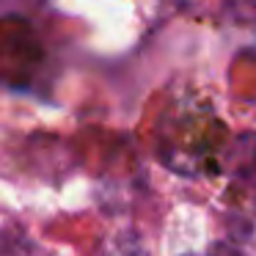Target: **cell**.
I'll return each instance as SVG.
<instances>
[{
  "label": "cell",
  "mask_w": 256,
  "mask_h": 256,
  "mask_svg": "<svg viewBox=\"0 0 256 256\" xmlns=\"http://www.w3.org/2000/svg\"><path fill=\"white\" fill-rule=\"evenodd\" d=\"M206 256H242L237 248H232V245H226V242H218V245H212L210 248V254Z\"/></svg>",
  "instance_id": "obj_3"
},
{
  "label": "cell",
  "mask_w": 256,
  "mask_h": 256,
  "mask_svg": "<svg viewBox=\"0 0 256 256\" xmlns=\"http://www.w3.org/2000/svg\"><path fill=\"white\" fill-rule=\"evenodd\" d=\"M96 256H144V245L135 232H122L105 242V248Z\"/></svg>",
  "instance_id": "obj_2"
},
{
  "label": "cell",
  "mask_w": 256,
  "mask_h": 256,
  "mask_svg": "<svg viewBox=\"0 0 256 256\" xmlns=\"http://www.w3.org/2000/svg\"><path fill=\"white\" fill-rule=\"evenodd\" d=\"M226 171L242 182L256 184V135H240L226 154Z\"/></svg>",
  "instance_id": "obj_1"
},
{
  "label": "cell",
  "mask_w": 256,
  "mask_h": 256,
  "mask_svg": "<svg viewBox=\"0 0 256 256\" xmlns=\"http://www.w3.org/2000/svg\"><path fill=\"white\" fill-rule=\"evenodd\" d=\"M184 256H193V254H184Z\"/></svg>",
  "instance_id": "obj_4"
}]
</instances>
